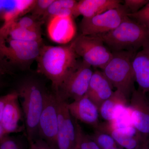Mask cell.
Segmentation results:
<instances>
[{"label": "cell", "mask_w": 149, "mask_h": 149, "mask_svg": "<svg viewBox=\"0 0 149 149\" xmlns=\"http://www.w3.org/2000/svg\"><path fill=\"white\" fill-rule=\"evenodd\" d=\"M97 36L112 52H136L149 40V31L146 26L128 16L116 29Z\"/></svg>", "instance_id": "2"}, {"label": "cell", "mask_w": 149, "mask_h": 149, "mask_svg": "<svg viewBox=\"0 0 149 149\" xmlns=\"http://www.w3.org/2000/svg\"><path fill=\"white\" fill-rule=\"evenodd\" d=\"M113 87L102 71H93L86 95L97 107L109 98L113 94Z\"/></svg>", "instance_id": "14"}, {"label": "cell", "mask_w": 149, "mask_h": 149, "mask_svg": "<svg viewBox=\"0 0 149 149\" xmlns=\"http://www.w3.org/2000/svg\"><path fill=\"white\" fill-rule=\"evenodd\" d=\"M23 114L19 102L18 93L6 105L0 124L8 134L20 131L19 122Z\"/></svg>", "instance_id": "16"}, {"label": "cell", "mask_w": 149, "mask_h": 149, "mask_svg": "<svg viewBox=\"0 0 149 149\" xmlns=\"http://www.w3.org/2000/svg\"><path fill=\"white\" fill-rule=\"evenodd\" d=\"M76 149H78L76 148Z\"/></svg>", "instance_id": "36"}, {"label": "cell", "mask_w": 149, "mask_h": 149, "mask_svg": "<svg viewBox=\"0 0 149 149\" xmlns=\"http://www.w3.org/2000/svg\"><path fill=\"white\" fill-rule=\"evenodd\" d=\"M136 53L130 51L112 52L111 58L102 70L113 88L129 101L136 90L132 61Z\"/></svg>", "instance_id": "3"}, {"label": "cell", "mask_w": 149, "mask_h": 149, "mask_svg": "<svg viewBox=\"0 0 149 149\" xmlns=\"http://www.w3.org/2000/svg\"><path fill=\"white\" fill-rule=\"evenodd\" d=\"M29 142L30 149H51V147L42 140L35 139Z\"/></svg>", "instance_id": "28"}, {"label": "cell", "mask_w": 149, "mask_h": 149, "mask_svg": "<svg viewBox=\"0 0 149 149\" xmlns=\"http://www.w3.org/2000/svg\"><path fill=\"white\" fill-rule=\"evenodd\" d=\"M147 27H148V29L149 31V25H148V26H147Z\"/></svg>", "instance_id": "33"}, {"label": "cell", "mask_w": 149, "mask_h": 149, "mask_svg": "<svg viewBox=\"0 0 149 149\" xmlns=\"http://www.w3.org/2000/svg\"><path fill=\"white\" fill-rule=\"evenodd\" d=\"M149 2L148 0H125L123 4L128 10L129 14H132L139 11Z\"/></svg>", "instance_id": "25"}, {"label": "cell", "mask_w": 149, "mask_h": 149, "mask_svg": "<svg viewBox=\"0 0 149 149\" xmlns=\"http://www.w3.org/2000/svg\"><path fill=\"white\" fill-rule=\"evenodd\" d=\"M58 113L56 97L54 93L45 92L43 109L38 125V133L50 147L57 149Z\"/></svg>", "instance_id": "9"}, {"label": "cell", "mask_w": 149, "mask_h": 149, "mask_svg": "<svg viewBox=\"0 0 149 149\" xmlns=\"http://www.w3.org/2000/svg\"><path fill=\"white\" fill-rule=\"evenodd\" d=\"M132 65L138 90L149 95V39L135 54Z\"/></svg>", "instance_id": "13"}, {"label": "cell", "mask_w": 149, "mask_h": 149, "mask_svg": "<svg viewBox=\"0 0 149 149\" xmlns=\"http://www.w3.org/2000/svg\"><path fill=\"white\" fill-rule=\"evenodd\" d=\"M0 149H21L19 143L8 135L0 139Z\"/></svg>", "instance_id": "26"}, {"label": "cell", "mask_w": 149, "mask_h": 149, "mask_svg": "<svg viewBox=\"0 0 149 149\" xmlns=\"http://www.w3.org/2000/svg\"><path fill=\"white\" fill-rule=\"evenodd\" d=\"M92 67L83 61L77 64L70 72L58 92V94L66 101L68 99L77 100L86 95L93 71Z\"/></svg>", "instance_id": "8"}, {"label": "cell", "mask_w": 149, "mask_h": 149, "mask_svg": "<svg viewBox=\"0 0 149 149\" xmlns=\"http://www.w3.org/2000/svg\"><path fill=\"white\" fill-rule=\"evenodd\" d=\"M17 94V91H14L7 94L5 95L0 97V122L1 120L3 112L4 109L6 105L8 102L14 97Z\"/></svg>", "instance_id": "27"}, {"label": "cell", "mask_w": 149, "mask_h": 149, "mask_svg": "<svg viewBox=\"0 0 149 149\" xmlns=\"http://www.w3.org/2000/svg\"><path fill=\"white\" fill-rule=\"evenodd\" d=\"M123 4L91 18H83L80 24L81 34L98 36L110 32L118 27L128 17Z\"/></svg>", "instance_id": "7"}, {"label": "cell", "mask_w": 149, "mask_h": 149, "mask_svg": "<svg viewBox=\"0 0 149 149\" xmlns=\"http://www.w3.org/2000/svg\"><path fill=\"white\" fill-rule=\"evenodd\" d=\"M8 134L6 133V131L4 130L2 126L0 124V139L3 136L7 135Z\"/></svg>", "instance_id": "29"}, {"label": "cell", "mask_w": 149, "mask_h": 149, "mask_svg": "<svg viewBox=\"0 0 149 149\" xmlns=\"http://www.w3.org/2000/svg\"><path fill=\"white\" fill-rule=\"evenodd\" d=\"M51 149H54L52 148H51Z\"/></svg>", "instance_id": "35"}, {"label": "cell", "mask_w": 149, "mask_h": 149, "mask_svg": "<svg viewBox=\"0 0 149 149\" xmlns=\"http://www.w3.org/2000/svg\"><path fill=\"white\" fill-rule=\"evenodd\" d=\"M120 0H81L77 2L73 17L82 15L83 18H91L122 4Z\"/></svg>", "instance_id": "15"}, {"label": "cell", "mask_w": 149, "mask_h": 149, "mask_svg": "<svg viewBox=\"0 0 149 149\" xmlns=\"http://www.w3.org/2000/svg\"><path fill=\"white\" fill-rule=\"evenodd\" d=\"M54 0H35L29 12L35 18L42 19Z\"/></svg>", "instance_id": "23"}, {"label": "cell", "mask_w": 149, "mask_h": 149, "mask_svg": "<svg viewBox=\"0 0 149 149\" xmlns=\"http://www.w3.org/2000/svg\"><path fill=\"white\" fill-rule=\"evenodd\" d=\"M128 102L129 101L120 92L114 91L111 97L104 102L99 108V114L106 122H111L118 106L120 104H128Z\"/></svg>", "instance_id": "20"}, {"label": "cell", "mask_w": 149, "mask_h": 149, "mask_svg": "<svg viewBox=\"0 0 149 149\" xmlns=\"http://www.w3.org/2000/svg\"><path fill=\"white\" fill-rule=\"evenodd\" d=\"M141 149V146L140 147V148H139V149Z\"/></svg>", "instance_id": "34"}, {"label": "cell", "mask_w": 149, "mask_h": 149, "mask_svg": "<svg viewBox=\"0 0 149 149\" xmlns=\"http://www.w3.org/2000/svg\"><path fill=\"white\" fill-rule=\"evenodd\" d=\"M6 72V70L3 68L1 65H0V74H5Z\"/></svg>", "instance_id": "31"}, {"label": "cell", "mask_w": 149, "mask_h": 149, "mask_svg": "<svg viewBox=\"0 0 149 149\" xmlns=\"http://www.w3.org/2000/svg\"><path fill=\"white\" fill-rule=\"evenodd\" d=\"M17 91L21 101L28 141L35 140L38 133V125L43 109L46 91L35 80H27L22 83Z\"/></svg>", "instance_id": "4"}, {"label": "cell", "mask_w": 149, "mask_h": 149, "mask_svg": "<svg viewBox=\"0 0 149 149\" xmlns=\"http://www.w3.org/2000/svg\"><path fill=\"white\" fill-rule=\"evenodd\" d=\"M141 149H149L148 141H146L141 146Z\"/></svg>", "instance_id": "30"}, {"label": "cell", "mask_w": 149, "mask_h": 149, "mask_svg": "<svg viewBox=\"0 0 149 149\" xmlns=\"http://www.w3.org/2000/svg\"><path fill=\"white\" fill-rule=\"evenodd\" d=\"M72 42L77 55L91 67L102 70L112 57V52L98 36L80 34Z\"/></svg>", "instance_id": "6"}, {"label": "cell", "mask_w": 149, "mask_h": 149, "mask_svg": "<svg viewBox=\"0 0 149 149\" xmlns=\"http://www.w3.org/2000/svg\"><path fill=\"white\" fill-rule=\"evenodd\" d=\"M43 46L42 41L24 42L0 35V61L25 65L36 60Z\"/></svg>", "instance_id": "5"}, {"label": "cell", "mask_w": 149, "mask_h": 149, "mask_svg": "<svg viewBox=\"0 0 149 149\" xmlns=\"http://www.w3.org/2000/svg\"><path fill=\"white\" fill-rule=\"evenodd\" d=\"M119 146H117L112 147V148H109L106 149H121V147H120Z\"/></svg>", "instance_id": "32"}, {"label": "cell", "mask_w": 149, "mask_h": 149, "mask_svg": "<svg viewBox=\"0 0 149 149\" xmlns=\"http://www.w3.org/2000/svg\"><path fill=\"white\" fill-rule=\"evenodd\" d=\"M90 137L101 149L109 148L118 146L110 134L101 130H95L94 133Z\"/></svg>", "instance_id": "21"}, {"label": "cell", "mask_w": 149, "mask_h": 149, "mask_svg": "<svg viewBox=\"0 0 149 149\" xmlns=\"http://www.w3.org/2000/svg\"><path fill=\"white\" fill-rule=\"evenodd\" d=\"M72 16H55L48 20L49 37L55 42L65 45L74 40L76 27Z\"/></svg>", "instance_id": "11"}, {"label": "cell", "mask_w": 149, "mask_h": 149, "mask_svg": "<svg viewBox=\"0 0 149 149\" xmlns=\"http://www.w3.org/2000/svg\"><path fill=\"white\" fill-rule=\"evenodd\" d=\"M68 109L74 119L97 129L100 123L97 107L85 95L83 97L68 104Z\"/></svg>", "instance_id": "12"}, {"label": "cell", "mask_w": 149, "mask_h": 149, "mask_svg": "<svg viewBox=\"0 0 149 149\" xmlns=\"http://www.w3.org/2000/svg\"><path fill=\"white\" fill-rule=\"evenodd\" d=\"M129 111L132 125L141 134L149 136V97L148 95L135 90L129 101Z\"/></svg>", "instance_id": "10"}, {"label": "cell", "mask_w": 149, "mask_h": 149, "mask_svg": "<svg viewBox=\"0 0 149 149\" xmlns=\"http://www.w3.org/2000/svg\"><path fill=\"white\" fill-rule=\"evenodd\" d=\"M35 1H0V20L4 24L14 21L30 11Z\"/></svg>", "instance_id": "17"}, {"label": "cell", "mask_w": 149, "mask_h": 149, "mask_svg": "<svg viewBox=\"0 0 149 149\" xmlns=\"http://www.w3.org/2000/svg\"><path fill=\"white\" fill-rule=\"evenodd\" d=\"M77 2L74 0H54L41 21H48L51 17L55 16H73Z\"/></svg>", "instance_id": "19"}, {"label": "cell", "mask_w": 149, "mask_h": 149, "mask_svg": "<svg viewBox=\"0 0 149 149\" xmlns=\"http://www.w3.org/2000/svg\"><path fill=\"white\" fill-rule=\"evenodd\" d=\"M43 22L31 15L20 17L13 21L6 24H11L16 27L27 29H41V26Z\"/></svg>", "instance_id": "22"}, {"label": "cell", "mask_w": 149, "mask_h": 149, "mask_svg": "<svg viewBox=\"0 0 149 149\" xmlns=\"http://www.w3.org/2000/svg\"><path fill=\"white\" fill-rule=\"evenodd\" d=\"M128 16L147 27L149 24V2L139 11Z\"/></svg>", "instance_id": "24"}, {"label": "cell", "mask_w": 149, "mask_h": 149, "mask_svg": "<svg viewBox=\"0 0 149 149\" xmlns=\"http://www.w3.org/2000/svg\"><path fill=\"white\" fill-rule=\"evenodd\" d=\"M0 35L24 42L42 41L41 29H30L4 24L0 28Z\"/></svg>", "instance_id": "18"}, {"label": "cell", "mask_w": 149, "mask_h": 149, "mask_svg": "<svg viewBox=\"0 0 149 149\" xmlns=\"http://www.w3.org/2000/svg\"><path fill=\"white\" fill-rule=\"evenodd\" d=\"M77 57L72 42L63 46L42 47L36 60L37 72L50 80L54 93L58 92L65 78L77 64Z\"/></svg>", "instance_id": "1"}]
</instances>
